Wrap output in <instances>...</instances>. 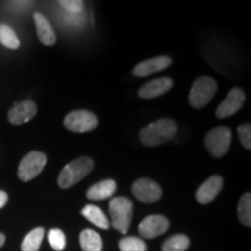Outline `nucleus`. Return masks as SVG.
<instances>
[{"mask_svg": "<svg viewBox=\"0 0 251 251\" xmlns=\"http://www.w3.org/2000/svg\"><path fill=\"white\" fill-rule=\"evenodd\" d=\"M171 58L168 56H158V57H153L146 59V61L139 63L133 69V75L135 77H147L150 75L156 74L164 70L171 65Z\"/></svg>", "mask_w": 251, "mask_h": 251, "instance_id": "obj_13", "label": "nucleus"}, {"mask_svg": "<svg viewBox=\"0 0 251 251\" xmlns=\"http://www.w3.org/2000/svg\"><path fill=\"white\" fill-rule=\"evenodd\" d=\"M222 186H224V179H222L221 176H212L198 187L196 192L197 201L201 205H207V203L212 202L218 197Z\"/></svg>", "mask_w": 251, "mask_h": 251, "instance_id": "obj_12", "label": "nucleus"}, {"mask_svg": "<svg viewBox=\"0 0 251 251\" xmlns=\"http://www.w3.org/2000/svg\"><path fill=\"white\" fill-rule=\"evenodd\" d=\"M231 131L229 128L220 126L213 128L207 133L205 137V147L209 155L219 158L225 156L230 148Z\"/></svg>", "mask_w": 251, "mask_h": 251, "instance_id": "obj_5", "label": "nucleus"}, {"mask_svg": "<svg viewBox=\"0 0 251 251\" xmlns=\"http://www.w3.org/2000/svg\"><path fill=\"white\" fill-rule=\"evenodd\" d=\"M47 156L40 151H30L21 159L18 168V177L23 181H30L43 171Z\"/></svg>", "mask_w": 251, "mask_h": 251, "instance_id": "obj_6", "label": "nucleus"}, {"mask_svg": "<svg viewBox=\"0 0 251 251\" xmlns=\"http://www.w3.org/2000/svg\"><path fill=\"white\" fill-rule=\"evenodd\" d=\"M133 201L128 198L117 197L109 201V215L113 228L121 234H127L133 219Z\"/></svg>", "mask_w": 251, "mask_h": 251, "instance_id": "obj_3", "label": "nucleus"}, {"mask_svg": "<svg viewBox=\"0 0 251 251\" xmlns=\"http://www.w3.org/2000/svg\"><path fill=\"white\" fill-rule=\"evenodd\" d=\"M131 192L139 201L144 203L156 202L162 197L161 186L148 178H141L135 181L131 186Z\"/></svg>", "mask_w": 251, "mask_h": 251, "instance_id": "obj_8", "label": "nucleus"}, {"mask_svg": "<svg viewBox=\"0 0 251 251\" xmlns=\"http://www.w3.org/2000/svg\"><path fill=\"white\" fill-rule=\"evenodd\" d=\"M37 113L36 103L31 100H24V101L15 102L13 107L8 111V121L12 125L19 126L30 121Z\"/></svg>", "mask_w": 251, "mask_h": 251, "instance_id": "obj_11", "label": "nucleus"}, {"mask_svg": "<svg viewBox=\"0 0 251 251\" xmlns=\"http://www.w3.org/2000/svg\"><path fill=\"white\" fill-rule=\"evenodd\" d=\"M237 134L240 137L241 143L244 148L250 150L251 149V127L249 124H243L238 126Z\"/></svg>", "mask_w": 251, "mask_h": 251, "instance_id": "obj_25", "label": "nucleus"}, {"mask_svg": "<svg viewBox=\"0 0 251 251\" xmlns=\"http://www.w3.org/2000/svg\"><path fill=\"white\" fill-rule=\"evenodd\" d=\"M0 43L8 49H18L20 40L15 31L5 24H0Z\"/></svg>", "mask_w": 251, "mask_h": 251, "instance_id": "obj_20", "label": "nucleus"}, {"mask_svg": "<svg viewBox=\"0 0 251 251\" xmlns=\"http://www.w3.org/2000/svg\"><path fill=\"white\" fill-rule=\"evenodd\" d=\"M43 237H45V229L42 227L33 229L24 238L21 243V251H39Z\"/></svg>", "mask_w": 251, "mask_h": 251, "instance_id": "obj_19", "label": "nucleus"}, {"mask_svg": "<svg viewBox=\"0 0 251 251\" xmlns=\"http://www.w3.org/2000/svg\"><path fill=\"white\" fill-rule=\"evenodd\" d=\"M190 247V238L186 235H174L163 243L162 251H186Z\"/></svg>", "mask_w": 251, "mask_h": 251, "instance_id": "obj_21", "label": "nucleus"}, {"mask_svg": "<svg viewBox=\"0 0 251 251\" xmlns=\"http://www.w3.org/2000/svg\"><path fill=\"white\" fill-rule=\"evenodd\" d=\"M7 200H8L7 193H6L5 191L0 190V208H2V207L7 203Z\"/></svg>", "mask_w": 251, "mask_h": 251, "instance_id": "obj_27", "label": "nucleus"}, {"mask_svg": "<svg viewBox=\"0 0 251 251\" xmlns=\"http://www.w3.org/2000/svg\"><path fill=\"white\" fill-rule=\"evenodd\" d=\"M177 133V124L172 119H159L140 131V140L146 147H157L172 140Z\"/></svg>", "mask_w": 251, "mask_h": 251, "instance_id": "obj_1", "label": "nucleus"}, {"mask_svg": "<svg viewBox=\"0 0 251 251\" xmlns=\"http://www.w3.org/2000/svg\"><path fill=\"white\" fill-rule=\"evenodd\" d=\"M170 224L163 215L153 214L144 218L139 226V233L144 238H156L168 231Z\"/></svg>", "mask_w": 251, "mask_h": 251, "instance_id": "obj_10", "label": "nucleus"}, {"mask_svg": "<svg viewBox=\"0 0 251 251\" xmlns=\"http://www.w3.org/2000/svg\"><path fill=\"white\" fill-rule=\"evenodd\" d=\"M237 214L240 222L247 227L251 226V194L248 192L240 199L237 207Z\"/></svg>", "mask_w": 251, "mask_h": 251, "instance_id": "obj_22", "label": "nucleus"}, {"mask_svg": "<svg viewBox=\"0 0 251 251\" xmlns=\"http://www.w3.org/2000/svg\"><path fill=\"white\" fill-rule=\"evenodd\" d=\"M119 248L121 251H147V244L144 241L135 236L122 238L119 242Z\"/></svg>", "mask_w": 251, "mask_h": 251, "instance_id": "obj_23", "label": "nucleus"}, {"mask_svg": "<svg viewBox=\"0 0 251 251\" xmlns=\"http://www.w3.org/2000/svg\"><path fill=\"white\" fill-rule=\"evenodd\" d=\"M174 86V81L169 77H161L150 80L139 90V96L142 99H153L169 92Z\"/></svg>", "mask_w": 251, "mask_h": 251, "instance_id": "obj_14", "label": "nucleus"}, {"mask_svg": "<svg viewBox=\"0 0 251 251\" xmlns=\"http://www.w3.org/2000/svg\"><path fill=\"white\" fill-rule=\"evenodd\" d=\"M79 243L84 251H101L102 240L92 229H84L79 235Z\"/></svg>", "mask_w": 251, "mask_h": 251, "instance_id": "obj_18", "label": "nucleus"}, {"mask_svg": "<svg viewBox=\"0 0 251 251\" xmlns=\"http://www.w3.org/2000/svg\"><path fill=\"white\" fill-rule=\"evenodd\" d=\"M81 214L86 220H89L91 224L102 229V230H106V229L109 228V220L99 207L94 205H87L81 209Z\"/></svg>", "mask_w": 251, "mask_h": 251, "instance_id": "obj_17", "label": "nucleus"}, {"mask_svg": "<svg viewBox=\"0 0 251 251\" xmlns=\"http://www.w3.org/2000/svg\"><path fill=\"white\" fill-rule=\"evenodd\" d=\"M246 101V94L241 87H234L230 92L227 94L226 99L216 108L215 115L219 119H226L234 115L242 108L243 103Z\"/></svg>", "mask_w": 251, "mask_h": 251, "instance_id": "obj_9", "label": "nucleus"}, {"mask_svg": "<svg viewBox=\"0 0 251 251\" xmlns=\"http://www.w3.org/2000/svg\"><path fill=\"white\" fill-rule=\"evenodd\" d=\"M117 191V183L113 179H105L91 186L86 192V197L94 201L108 199Z\"/></svg>", "mask_w": 251, "mask_h": 251, "instance_id": "obj_16", "label": "nucleus"}, {"mask_svg": "<svg viewBox=\"0 0 251 251\" xmlns=\"http://www.w3.org/2000/svg\"><path fill=\"white\" fill-rule=\"evenodd\" d=\"M94 168V162L90 157H79L63 168L57 178V184L61 188H69L86 177Z\"/></svg>", "mask_w": 251, "mask_h": 251, "instance_id": "obj_2", "label": "nucleus"}, {"mask_svg": "<svg viewBox=\"0 0 251 251\" xmlns=\"http://www.w3.org/2000/svg\"><path fill=\"white\" fill-rule=\"evenodd\" d=\"M218 91V84L211 77H199L194 81L188 94L191 107L200 109L208 105Z\"/></svg>", "mask_w": 251, "mask_h": 251, "instance_id": "obj_4", "label": "nucleus"}, {"mask_svg": "<svg viewBox=\"0 0 251 251\" xmlns=\"http://www.w3.org/2000/svg\"><path fill=\"white\" fill-rule=\"evenodd\" d=\"M58 4L72 14H79L84 7V2L81 0H62L58 1Z\"/></svg>", "mask_w": 251, "mask_h": 251, "instance_id": "obj_26", "label": "nucleus"}, {"mask_svg": "<svg viewBox=\"0 0 251 251\" xmlns=\"http://www.w3.org/2000/svg\"><path fill=\"white\" fill-rule=\"evenodd\" d=\"M64 126L72 133H87L98 126V118L92 112L85 109L70 112L64 119Z\"/></svg>", "mask_w": 251, "mask_h": 251, "instance_id": "obj_7", "label": "nucleus"}, {"mask_svg": "<svg viewBox=\"0 0 251 251\" xmlns=\"http://www.w3.org/2000/svg\"><path fill=\"white\" fill-rule=\"evenodd\" d=\"M34 23H35L37 37L45 46H54L56 43V34L54 28L45 15L41 13L34 14Z\"/></svg>", "mask_w": 251, "mask_h": 251, "instance_id": "obj_15", "label": "nucleus"}, {"mask_svg": "<svg viewBox=\"0 0 251 251\" xmlns=\"http://www.w3.org/2000/svg\"><path fill=\"white\" fill-rule=\"evenodd\" d=\"M5 241H6V237H5V235L0 233V248H1L2 246H4V244H5Z\"/></svg>", "mask_w": 251, "mask_h": 251, "instance_id": "obj_28", "label": "nucleus"}, {"mask_svg": "<svg viewBox=\"0 0 251 251\" xmlns=\"http://www.w3.org/2000/svg\"><path fill=\"white\" fill-rule=\"evenodd\" d=\"M48 242L54 250L62 251L67 246V237L61 229L55 228L48 233Z\"/></svg>", "mask_w": 251, "mask_h": 251, "instance_id": "obj_24", "label": "nucleus"}]
</instances>
